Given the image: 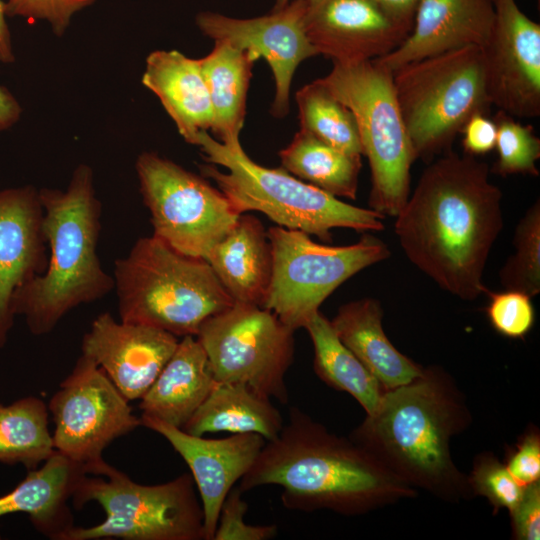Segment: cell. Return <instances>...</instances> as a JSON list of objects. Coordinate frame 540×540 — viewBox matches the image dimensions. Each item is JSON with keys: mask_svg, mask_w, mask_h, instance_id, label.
<instances>
[{"mask_svg": "<svg viewBox=\"0 0 540 540\" xmlns=\"http://www.w3.org/2000/svg\"><path fill=\"white\" fill-rule=\"evenodd\" d=\"M501 200L485 162L448 150L421 174L396 216L395 233L412 264L471 301L489 292L483 273L503 228Z\"/></svg>", "mask_w": 540, "mask_h": 540, "instance_id": "1", "label": "cell"}, {"mask_svg": "<svg viewBox=\"0 0 540 540\" xmlns=\"http://www.w3.org/2000/svg\"><path fill=\"white\" fill-rule=\"evenodd\" d=\"M265 485L282 488L281 502L289 510L348 516L418 495L350 438L330 432L297 407L238 486L246 492Z\"/></svg>", "mask_w": 540, "mask_h": 540, "instance_id": "2", "label": "cell"}, {"mask_svg": "<svg viewBox=\"0 0 540 540\" xmlns=\"http://www.w3.org/2000/svg\"><path fill=\"white\" fill-rule=\"evenodd\" d=\"M471 422L455 380L443 368L429 366L411 382L385 390L349 438L405 484L456 503L473 495L450 443Z\"/></svg>", "mask_w": 540, "mask_h": 540, "instance_id": "3", "label": "cell"}, {"mask_svg": "<svg viewBox=\"0 0 540 540\" xmlns=\"http://www.w3.org/2000/svg\"><path fill=\"white\" fill-rule=\"evenodd\" d=\"M43 231L49 249L46 269L14 294L12 309L35 336L47 335L74 308L114 290L97 247L101 202L90 166L80 164L65 190L41 188Z\"/></svg>", "mask_w": 540, "mask_h": 540, "instance_id": "4", "label": "cell"}, {"mask_svg": "<svg viewBox=\"0 0 540 540\" xmlns=\"http://www.w3.org/2000/svg\"><path fill=\"white\" fill-rule=\"evenodd\" d=\"M121 321L176 337L195 336L210 317L235 301L203 258L182 254L152 235L139 238L114 262Z\"/></svg>", "mask_w": 540, "mask_h": 540, "instance_id": "5", "label": "cell"}, {"mask_svg": "<svg viewBox=\"0 0 540 540\" xmlns=\"http://www.w3.org/2000/svg\"><path fill=\"white\" fill-rule=\"evenodd\" d=\"M195 145L207 162L200 166L204 177L212 179L238 214L259 211L292 230L315 235L331 242L333 228L357 232L381 231L384 215L361 208L291 175L285 169L267 168L254 162L242 146L230 147L200 131Z\"/></svg>", "mask_w": 540, "mask_h": 540, "instance_id": "6", "label": "cell"}, {"mask_svg": "<svg viewBox=\"0 0 540 540\" xmlns=\"http://www.w3.org/2000/svg\"><path fill=\"white\" fill-rule=\"evenodd\" d=\"M392 73L415 159L430 161L450 150L468 120L493 106L481 47L426 57Z\"/></svg>", "mask_w": 540, "mask_h": 540, "instance_id": "7", "label": "cell"}, {"mask_svg": "<svg viewBox=\"0 0 540 540\" xmlns=\"http://www.w3.org/2000/svg\"><path fill=\"white\" fill-rule=\"evenodd\" d=\"M195 487L189 473L162 484H139L106 462L96 475L80 478L71 498L77 509L97 502L105 519L90 527L74 525L62 540H205Z\"/></svg>", "mask_w": 540, "mask_h": 540, "instance_id": "8", "label": "cell"}, {"mask_svg": "<svg viewBox=\"0 0 540 540\" xmlns=\"http://www.w3.org/2000/svg\"><path fill=\"white\" fill-rule=\"evenodd\" d=\"M320 80L353 113L371 170L369 208L396 217L410 195L416 160L397 102L393 73L367 60L333 63Z\"/></svg>", "mask_w": 540, "mask_h": 540, "instance_id": "9", "label": "cell"}, {"mask_svg": "<svg viewBox=\"0 0 540 540\" xmlns=\"http://www.w3.org/2000/svg\"><path fill=\"white\" fill-rule=\"evenodd\" d=\"M272 275L263 308L296 331L324 300L362 269L387 259V245L373 235L347 246L316 243L309 234L282 226L267 230Z\"/></svg>", "mask_w": 540, "mask_h": 540, "instance_id": "10", "label": "cell"}, {"mask_svg": "<svg viewBox=\"0 0 540 540\" xmlns=\"http://www.w3.org/2000/svg\"><path fill=\"white\" fill-rule=\"evenodd\" d=\"M135 167L153 235L176 251L205 259L236 224L240 214L204 178L154 152L140 154Z\"/></svg>", "mask_w": 540, "mask_h": 540, "instance_id": "11", "label": "cell"}, {"mask_svg": "<svg viewBox=\"0 0 540 540\" xmlns=\"http://www.w3.org/2000/svg\"><path fill=\"white\" fill-rule=\"evenodd\" d=\"M294 332L273 312L235 302L208 318L196 338L217 382L245 384L285 404L289 399L285 376L293 362Z\"/></svg>", "mask_w": 540, "mask_h": 540, "instance_id": "12", "label": "cell"}, {"mask_svg": "<svg viewBox=\"0 0 540 540\" xmlns=\"http://www.w3.org/2000/svg\"><path fill=\"white\" fill-rule=\"evenodd\" d=\"M54 449L96 475L104 450L141 426L129 401L92 359L81 354L48 403Z\"/></svg>", "mask_w": 540, "mask_h": 540, "instance_id": "13", "label": "cell"}, {"mask_svg": "<svg viewBox=\"0 0 540 540\" xmlns=\"http://www.w3.org/2000/svg\"><path fill=\"white\" fill-rule=\"evenodd\" d=\"M494 22L482 47L492 105L513 117L540 115V25L516 0H492Z\"/></svg>", "mask_w": 540, "mask_h": 540, "instance_id": "14", "label": "cell"}, {"mask_svg": "<svg viewBox=\"0 0 540 540\" xmlns=\"http://www.w3.org/2000/svg\"><path fill=\"white\" fill-rule=\"evenodd\" d=\"M305 0H292L264 16L240 19L216 12H200L196 24L204 35L248 52L256 61L263 57L272 69L275 97L271 113L284 117L298 65L318 54L304 28Z\"/></svg>", "mask_w": 540, "mask_h": 540, "instance_id": "15", "label": "cell"}, {"mask_svg": "<svg viewBox=\"0 0 540 540\" xmlns=\"http://www.w3.org/2000/svg\"><path fill=\"white\" fill-rule=\"evenodd\" d=\"M412 26L374 0H305L306 35L318 54L333 63L383 57L404 41Z\"/></svg>", "mask_w": 540, "mask_h": 540, "instance_id": "16", "label": "cell"}, {"mask_svg": "<svg viewBox=\"0 0 540 540\" xmlns=\"http://www.w3.org/2000/svg\"><path fill=\"white\" fill-rule=\"evenodd\" d=\"M178 337L99 314L82 338V354L101 367L128 401L139 400L173 355Z\"/></svg>", "mask_w": 540, "mask_h": 540, "instance_id": "17", "label": "cell"}, {"mask_svg": "<svg viewBox=\"0 0 540 540\" xmlns=\"http://www.w3.org/2000/svg\"><path fill=\"white\" fill-rule=\"evenodd\" d=\"M141 426L163 436L188 465L204 513L205 540H213L222 503L251 468L266 440L256 433L208 439L141 415Z\"/></svg>", "mask_w": 540, "mask_h": 540, "instance_id": "18", "label": "cell"}, {"mask_svg": "<svg viewBox=\"0 0 540 540\" xmlns=\"http://www.w3.org/2000/svg\"><path fill=\"white\" fill-rule=\"evenodd\" d=\"M47 250L39 190L31 185L0 190V349L14 326L13 296L44 272Z\"/></svg>", "mask_w": 540, "mask_h": 540, "instance_id": "19", "label": "cell"}, {"mask_svg": "<svg viewBox=\"0 0 540 540\" xmlns=\"http://www.w3.org/2000/svg\"><path fill=\"white\" fill-rule=\"evenodd\" d=\"M493 22L492 0H419L408 36L392 52L374 60L394 72L410 62L451 50L482 48Z\"/></svg>", "mask_w": 540, "mask_h": 540, "instance_id": "20", "label": "cell"}, {"mask_svg": "<svg viewBox=\"0 0 540 540\" xmlns=\"http://www.w3.org/2000/svg\"><path fill=\"white\" fill-rule=\"evenodd\" d=\"M86 473L83 466L55 450L41 467L28 470L14 489L0 496V518L26 514L39 533L52 540H62L74 526L68 501Z\"/></svg>", "mask_w": 540, "mask_h": 540, "instance_id": "21", "label": "cell"}, {"mask_svg": "<svg viewBox=\"0 0 540 540\" xmlns=\"http://www.w3.org/2000/svg\"><path fill=\"white\" fill-rule=\"evenodd\" d=\"M205 260L235 302L263 307L272 275V252L258 218L240 214Z\"/></svg>", "mask_w": 540, "mask_h": 540, "instance_id": "22", "label": "cell"}, {"mask_svg": "<svg viewBox=\"0 0 540 540\" xmlns=\"http://www.w3.org/2000/svg\"><path fill=\"white\" fill-rule=\"evenodd\" d=\"M142 83L160 100L190 144L200 131L211 129L213 111L198 59L176 50H156L146 59Z\"/></svg>", "mask_w": 540, "mask_h": 540, "instance_id": "23", "label": "cell"}, {"mask_svg": "<svg viewBox=\"0 0 540 540\" xmlns=\"http://www.w3.org/2000/svg\"><path fill=\"white\" fill-rule=\"evenodd\" d=\"M215 383L202 345L195 336H184L155 381L139 399L141 415L183 428Z\"/></svg>", "mask_w": 540, "mask_h": 540, "instance_id": "24", "label": "cell"}, {"mask_svg": "<svg viewBox=\"0 0 540 540\" xmlns=\"http://www.w3.org/2000/svg\"><path fill=\"white\" fill-rule=\"evenodd\" d=\"M382 318L380 302L362 298L343 304L330 321L342 343L384 390H390L414 380L424 367L394 347L383 330Z\"/></svg>", "mask_w": 540, "mask_h": 540, "instance_id": "25", "label": "cell"}, {"mask_svg": "<svg viewBox=\"0 0 540 540\" xmlns=\"http://www.w3.org/2000/svg\"><path fill=\"white\" fill-rule=\"evenodd\" d=\"M283 426L282 415L270 397L245 384L216 381L181 429L196 436L217 432L256 433L270 441L278 436Z\"/></svg>", "mask_w": 540, "mask_h": 540, "instance_id": "26", "label": "cell"}, {"mask_svg": "<svg viewBox=\"0 0 540 540\" xmlns=\"http://www.w3.org/2000/svg\"><path fill=\"white\" fill-rule=\"evenodd\" d=\"M212 51L198 59L211 100V130L222 144L241 145L240 131L246 113V98L255 59L227 42L214 41Z\"/></svg>", "mask_w": 540, "mask_h": 540, "instance_id": "27", "label": "cell"}, {"mask_svg": "<svg viewBox=\"0 0 540 540\" xmlns=\"http://www.w3.org/2000/svg\"><path fill=\"white\" fill-rule=\"evenodd\" d=\"M303 328L313 343V366L317 377L333 389L350 394L362 406L366 415L372 414L385 390L342 343L331 321L317 311Z\"/></svg>", "mask_w": 540, "mask_h": 540, "instance_id": "28", "label": "cell"}, {"mask_svg": "<svg viewBox=\"0 0 540 540\" xmlns=\"http://www.w3.org/2000/svg\"><path fill=\"white\" fill-rule=\"evenodd\" d=\"M282 168L337 198L355 199L362 166L353 156L299 130L279 152Z\"/></svg>", "mask_w": 540, "mask_h": 540, "instance_id": "29", "label": "cell"}, {"mask_svg": "<svg viewBox=\"0 0 540 540\" xmlns=\"http://www.w3.org/2000/svg\"><path fill=\"white\" fill-rule=\"evenodd\" d=\"M48 406L36 396L0 403V463L32 470L55 451Z\"/></svg>", "mask_w": 540, "mask_h": 540, "instance_id": "30", "label": "cell"}, {"mask_svg": "<svg viewBox=\"0 0 540 540\" xmlns=\"http://www.w3.org/2000/svg\"><path fill=\"white\" fill-rule=\"evenodd\" d=\"M300 129L316 139L353 156L363 155L352 111L317 79L296 93Z\"/></svg>", "mask_w": 540, "mask_h": 540, "instance_id": "31", "label": "cell"}, {"mask_svg": "<svg viewBox=\"0 0 540 540\" xmlns=\"http://www.w3.org/2000/svg\"><path fill=\"white\" fill-rule=\"evenodd\" d=\"M515 253L500 270L506 290L523 292L530 297L540 292V201L537 199L519 221L514 234Z\"/></svg>", "mask_w": 540, "mask_h": 540, "instance_id": "32", "label": "cell"}, {"mask_svg": "<svg viewBox=\"0 0 540 540\" xmlns=\"http://www.w3.org/2000/svg\"><path fill=\"white\" fill-rule=\"evenodd\" d=\"M497 127L498 160L492 172L500 176L523 174L538 176L536 162L540 158V139L531 125H523L515 117L498 110L492 118Z\"/></svg>", "mask_w": 540, "mask_h": 540, "instance_id": "33", "label": "cell"}, {"mask_svg": "<svg viewBox=\"0 0 540 540\" xmlns=\"http://www.w3.org/2000/svg\"><path fill=\"white\" fill-rule=\"evenodd\" d=\"M467 477L473 497H485L494 514L502 508L511 512L519 503L525 488L491 452H482L475 456L472 470Z\"/></svg>", "mask_w": 540, "mask_h": 540, "instance_id": "34", "label": "cell"}, {"mask_svg": "<svg viewBox=\"0 0 540 540\" xmlns=\"http://www.w3.org/2000/svg\"><path fill=\"white\" fill-rule=\"evenodd\" d=\"M489 294L490 303L486 312L491 326L504 337L524 338L535 323L531 297L515 290Z\"/></svg>", "mask_w": 540, "mask_h": 540, "instance_id": "35", "label": "cell"}, {"mask_svg": "<svg viewBox=\"0 0 540 540\" xmlns=\"http://www.w3.org/2000/svg\"><path fill=\"white\" fill-rule=\"evenodd\" d=\"M242 491L233 487L220 508L213 540H269L276 537V525H250L244 521L248 504Z\"/></svg>", "mask_w": 540, "mask_h": 540, "instance_id": "36", "label": "cell"}, {"mask_svg": "<svg viewBox=\"0 0 540 540\" xmlns=\"http://www.w3.org/2000/svg\"><path fill=\"white\" fill-rule=\"evenodd\" d=\"M95 0H7L5 15L31 20H46L57 36H62L76 12L92 5Z\"/></svg>", "mask_w": 540, "mask_h": 540, "instance_id": "37", "label": "cell"}, {"mask_svg": "<svg viewBox=\"0 0 540 540\" xmlns=\"http://www.w3.org/2000/svg\"><path fill=\"white\" fill-rule=\"evenodd\" d=\"M505 466L522 486L540 481V433L537 427L530 425L507 450Z\"/></svg>", "mask_w": 540, "mask_h": 540, "instance_id": "38", "label": "cell"}, {"mask_svg": "<svg viewBox=\"0 0 540 540\" xmlns=\"http://www.w3.org/2000/svg\"><path fill=\"white\" fill-rule=\"evenodd\" d=\"M509 515L513 539H540V481L525 486L519 503Z\"/></svg>", "mask_w": 540, "mask_h": 540, "instance_id": "39", "label": "cell"}, {"mask_svg": "<svg viewBox=\"0 0 540 540\" xmlns=\"http://www.w3.org/2000/svg\"><path fill=\"white\" fill-rule=\"evenodd\" d=\"M461 133L464 135L462 145L466 154L472 156L486 154L496 146V124L485 114L472 116Z\"/></svg>", "mask_w": 540, "mask_h": 540, "instance_id": "40", "label": "cell"}, {"mask_svg": "<svg viewBox=\"0 0 540 540\" xmlns=\"http://www.w3.org/2000/svg\"><path fill=\"white\" fill-rule=\"evenodd\" d=\"M21 106L12 93L0 85V132L12 127L21 117Z\"/></svg>", "mask_w": 540, "mask_h": 540, "instance_id": "41", "label": "cell"}, {"mask_svg": "<svg viewBox=\"0 0 540 540\" xmlns=\"http://www.w3.org/2000/svg\"><path fill=\"white\" fill-rule=\"evenodd\" d=\"M394 17L413 25L419 0H374Z\"/></svg>", "mask_w": 540, "mask_h": 540, "instance_id": "42", "label": "cell"}, {"mask_svg": "<svg viewBox=\"0 0 540 540\" xmlns=\"http://www.w3.org/2000/svg\"><path fill=\"white\" fill-rule=\"evenodd\" d=\"M5 16L4 2L0 0V62L8 64L14 62L15 56Z\"/></svg>", "mask_w": 540, "mask_h": 540, "instance_id": "43", "label": "cell"}, {"mask_svg": "<svg viewBox=\"0 0 540 540\" xmlns=\"http://www.w3.org/2000/svg\"><path fill=\"white\" fill-rule=\"evenodd\" d=\"M292 0H275V4H274V7L273 9H279V8H282L284 7L285 5H287L289 2H291Z\"/></svg>", "mask_w": 540, "mask_h": 540, "instance_id": "44", "label": "cell"}, {"mask_svg": "<svg viewBox=\"0 0 540 540\" xmlns=\"http://www.w3.org/2000/svg\"><path fill=\"white\" fill-rule=\"evenodd\" d=\"M538 2H539V0H538Z\"/></svg>", "mask_w": 540, "mask_h": 540, "instance_id": "45", "label": "cell"}]
</instances>
